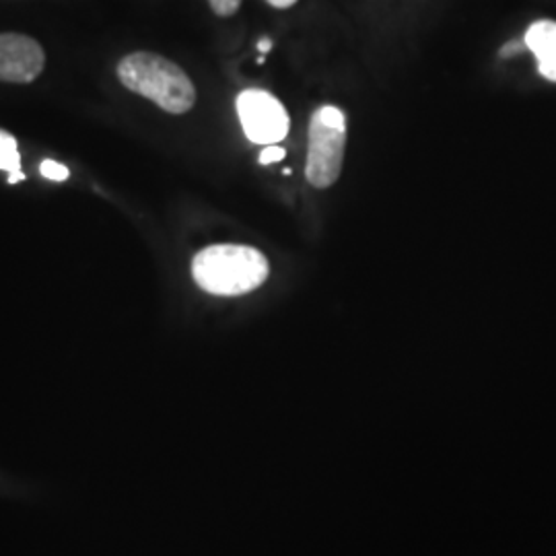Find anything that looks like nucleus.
Instances as JSON below:
<instances>
[{
  "mask_svg": "<svg viewBox=\"0 0 556 556\" xmlns=\"http://www.w3.org/2000/svg\"><path fill=\"white\" fill-rule=\"evenodd\" d=\"M270 275L268 258L250 245L220 243L192 260V277L202 291L217 298H239L256 291Z\"/></svg>",
  "mask_w": 556,
  "mask_h": 556,
  "instance_id": "1",
  "label": "nucleus"
},
{
  "mask_svg": "<svg viewBox=\"0 0 556 556\" xmlns=\"http://www.w3.org/2000/svg\"><path fill=\"white\" fill-rule=\"evenodd\" d=\"M118 79L128 91L142 96L167 114H186L197 103V87L176 62L155 52H135L119 60Z\"/></svg>",
  "mask_w": 556,
  "mask_h": 556,
  "instance_id": "2",
  "label": "nucleus"
},
{
  "mask_svg": "<svg viewBox=\"0 0 556 556\" xmlns=\"http://www.w3.org/2000/svg\"><path fill=\"white\" fill-rule=\"evenodd\" d=\"M305 178L324 190L337 184L342 174L346 149V116L337 105H321L309 119Z\"/></svg>",
  "mask_w": 556,
  "mask_h": 556,
  "instance_id": "3",
  "label": "nucleus"
},
{
  "mask_svg": "<svg viewBox=\"0 0 556 556\" xmlns=\"http://www.w3.org/2000/svg\"><path fill=\"white\" fill-rule=\"evenodd\" d=\"M238 116L245 137L254 144H277L287 139L291 119L287 108L264 89H245L238 96Z\"/></svg>",
  "mask_w": 556,
  "mask_h": 556,
  "instance_id": "4",
  "label": "nucleus"
},
{
  "mask_svg": "<svg viewBox=\"0 0 556 556\" xmlns=\"http://www.w3.org/2000/svg\"><path fill=\"white\" fill-rule=\"evenodd\" d=\"M43 48L34 38L23 34H0V83H34L43 73Z\"/></svg>",
  "mask_w": 556,
  "mask_h": 556,
  "instance_id": "5",
  "label": "nucleus"
},
{
  "mask_svg": "<svg viewBox=\"0 0 556 556\" xmlns=\"http://www.w3.org/2000/svg\"><path fill=\"white\" fill-rule=\"evenodd\" d=\"M523 43L536 56L540 75L556 83V21L532 23L526 31Z\"/></svg>",
  "mask_w": 556,
  "mask_h": 556,
  "instance_id": "6",
  "label": "nucleus"
},
{
  "mask_svg": "<svg viewBox=\"0 0 556 556\" xmlns=\"http://www.w3.org/2000/svg\"><path fill=\"white\" fill-rule=\"evenodd\" d=\"M0 169L7 174L21 172V155L17 139L0 128Z\"/></svg>",
  "mask_w": 556,
  "mask_h": 556,
  "instance_id": "7",
  "label": "nucleus"
},
{
  "mask_svg": "<svg viewBox=\"0 0 556 556\" xmlns=\"http://www.w3.org/2000/svg\"><path fill=\"white\" fill-rule=\"evenodd\" d=\"M40 174L46 179H52V181H66L71 178V172L66 165H62L59 161L46 160L41 161Z\"/></svg>",
  "mask_w": 556,
  "mask_h": 556,
  "instance_id": "8",
  "label": "nucleus"
},
{
  "mask_svg": "<svg viewBox=\"0 0 556 556\" xmlns=\"http://www.w3.org/2000/svg\"><path fill=\"white\" fill-rule=\"evenodd\" d=\"M211 9L219 17H233L241 7V0H208Z\"/></svg>",
  "mask_w": 556,
  "mask_h": 556,
  "instance_id": "9",
  "label": "nucleus"
},
{
  "mask_svg": "<svg viewBox=\"0 0 556 556\" xmlns=\"http://www.w3.org/2000/svg\"><path fill=\"white\" fill-rule=\"evenodd\" d=\"M287 157V151L285 147H278V144H266L260 153V165H273Z\"/></svg>",
  "mask_w": 556,
  "mask_h": 556,
  "instance_id": "10",
  "label": "nucleus"
},
{
  "mask_svg": "<svg viewBox=\"0 0 556 556\" xmlns=\"http://www.w3.org/2000/svg\"><path fill=\"white\" fill-rule=\"evenodd\" d=\"M526 48V43H517V41H509L507 46H503V50H501V56L503 59H507L509 54H517V52H521Z\"/></svg>",
  "mask_w": 556,
  "mask_h": 556,
  "instance_id": "11",
  "label": "nucleus"
},
{
  "mask_svg": "<svg viewBox=\"0 0 556 556\" xmlns=\"http://www.w3.org/2000/svg\"><path fill=\"white\" fill-rule=\"evenodd\" d=\"M270 7H275V9H289V7H293L295 2L299 0H266Z\"/></svg>",
  "mask_w": 556,
  "mask_h": 556,
  "instance_id": "12",
  "label": "nucleus"
},
{
  "mask_svg": "<svg viewBox=\"0 0 556 556\" xmlns=\"http://www.w3.org/2000/svg\"><path fill=\"white\" fill-rule=\"evenodd\" d=\"M25 179V174L23 172H17V174H9V184H17V181H23Z\"/></svg>",
  "mask_w": 556,
  "mask_h": 556,
  "instance_id": "13",
  "label": "nucleus"
},
{
  "mask_svg": "<svg viewBox=\"0 0 556 556\" xmlns=\"http://www.w3.org/2000/svg\"><path fill=\"white\" fill-rule=\"evenodd\" d=\"M270 48H273V41L270 40H262L258 43V50L264 54V52H270Z\"/></svg>",
  "mask_w": 556,
  "mask_h": 556,
  "instance_id": "14",
  "label": "nucleus"
}]
</instances>
